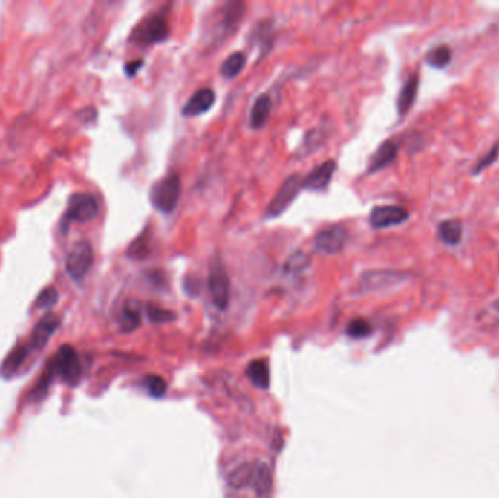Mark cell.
Listing matches in <instances>:
<instances>
[{"label": "cell", "mask_w": 499, "mask_h": 498, "mask_svg": "<svg viewBox=\"0 0 499 498\" xmlns=\"http://www.w3.org/2000/svg\"><path fill=\"white\" fill-rule=\"evenodd\" d=\"M54 375H56V371H54V365L53 363H50L43 375H41V377L38 379V383L35 384V387H32L31 393H30V401L31 402H39V401H43L47 395V391H49V387L54 379Z\"/></svg>", "instance_id": "7402d4cb"}, {"label": "cell", "mask_w": 499, "mask_h": 498, "mask_svg": "<svg viewBox=\"0 0 499 498\" xmlns=\"http://www.w3.org/2000/svg\"><path fill=\"white\" fill-rule=\"evenodd\" d=\"M302 190V178L298 174H292L288 177L273 199L270 200V203L266 207V217L267 218H278L283 212L288 211V207L294 203L297 199L298 193Z\"/></svg>", "instance_id": "8992f818"}, {"label": "cell", "mask_w": 499, "mask_h": 498, "mask_svg": "<svg viewBox=\"0 0 499 498\" xmlns=\"http://www.w3.org/2000/svg\"><path fill=\"white\" fill-rule=\"evenodd\" d=\"M94 265V250L88 240L75 243L65 260V271L69 278L78 284L85 281Z\"/></svg>", "instance_id": "277c9868"}, {"label": "cell", "mask_w": 499, "mask_h": 498, "mask_svg": "<svg viewBox=\"0 0 499 498\" xmlns=\"http://www.w3.org/2000/svg\"><path fill=\"white\" fill-rule=\"evenodd\" d=\"M147 386H148V390L152 396L155 398H161L165 395V391H166V383L162 377L159 376H149L147 377Z\"/></svg>", "instance_id": "d6a6232c"}, {"label": "cell", "mask_w": 499, "mask_h": 498, "mask_svg": "<svg viewBox=\"0 0 499 498\" xmlns=\"http://www.w3.org/2000/svg\"><path fill=\"white\" fill-rule=\"evenodd\" d=\"M144 65L143 60H132L129 63L124 66V71H126L128 76H135L137 73V71Z\"/></svg>", "instance_id": "e575fe53"}, {"label": "cell", "mask_w": 499, "mask_h": 498, "mask_svg": "<svg viewBox=\"0 0 499 498\" xmlns=\"http://www.w3.org/2000/svg\"><path fill=\"white\" fill-rule=\"evenodd\" d=\"M308 265H309L308 256L302 252H298L288 259V262L285 263V271L288 274H300L305 271V267Z\"/></svg>", "instance_id": "1f68e13d"}, {"label": "cell", "mask_w": 499, "mask_h": 498, "mask_svg": "<svg viewBox=\"0 0 499 498\" xmlns=\"http://www.w3.org/2000/svg\"><path fill=\"white\" fill-rule=\"evenodd\" d=\"M425 60L428 66L443 71L445 68H448L452 61V50L448 44H438L433 46L432 49L428 50Z\"/></svg>", "instance_id": "d6986e66"}, {"label": "cell", "mask_w": 499, "mask_h": 498, "mask_svg": "<svg viewBox=\"0 0 499 498\" xmlns=\"http://www.w3.org/2000/svg\"><path fill=\"white\" fill-rule=\"evenodd\" d=\"M371 332H372V327H371L369 322L365 319H361V317L350 320L346 327V334L350 338H355V339L366 338L371 335Z\"/></svg>", "instance_id": "f1b7e54d"}, {"label": "cell", "mask_w": 499, "mask_h": 498, "mask_svg": "<svg viewBox=\"0 0 499 498\" xmlns=\"http://www.w3.org/2000/svg\"><path fill=\"white\" fill-rule=\"evenodd\" d=\"M247 63V57L242 51H235L233 54L228 56L221 65V73L223 78L233 79L235 76H238L242 69L245 68Z\"/></svg>", "instance_id": "44dd1931"}, {"label": "cell", "mask_w": 499, "mask_h": 498, "mask_svg": "<svg viewBox=\"0 0 499 498\" xmlns=\"http://www.w3.org/2000/svg\"><path fill=\"white\" fill-rule=\"evenodd\" d=\"M61 324V317L54 313H47L46 316L41 317L37 324L34 326L31 335L27 341L32 352H38L43 349L49 341L53 338V335L57 332V329Z\"/></svg>", "instance_id": "30bf717a"}, {"label": "cell", "mask_w": 499, "mask_h": 498, "mask_svg": "<svg viewBox=\"0 0 499 498\" xmlns=\"http://www.w3.org/2000/svg\"><path fill=\"white\" fill-rule=\"evenodd\" d=\"M410 214L403 206L399 205H381L372 207L369 212V225L376 230L398 226L409 219Z\"/></svg>", "instance_id": "ba28073f"}, {"label": "cell", "mask_w": 499, "mask_h": 498, "mask_svg": "<svg viewBox=\"0 0 499 498\" xmlns=\"http://www.w3.org/2000/svg\"><path fill=\"white\" fill-rule=\"evenodd\" d=\"M151 253V243H149V234L142 233L128 248V256L135 260H142L147 259V256Z\"/></svg>", "instance_id": "484cf974"}, {"label": "cell", "mask_w": 499, "mask_h": 498, "mask_svg": "<svg viewBox=\"0 0 499 498\" xmlns=\"http://www.w3.org/2000/svg\"><path fill=\"white\" fill-rule=\"evenodd\" d=\"M183 286H184V291L189 296H193V297H196L200 293V289H202L200 279L197 277H195V275L185 277L184 282H183Z\"/></svg>", "instance_id": "836d02e7"}, {"label": "cell", "mask_w": 499, "mask_h": 498, "mask_svg": "<svg viewBox=\"0 0 499 498\" xmlns=\"http://www.w3.org/2000/svg\"><path fill=\"white\" fill-rule=\"evenodd\" d=\"M51 363L54 365L56 375H58V377L66 384L76 386L80 382L82 364L79 354L72 345H61Z\"/></svg>", "instance_id": "5b68a950"}, {"label": "cell", "mask_w": 499, "mask_h": 498, "mask_svg": "<svg viewBox=\"0 0 499 498\" xmlns=\"http://www.w3.org/2000/svg\"><path fill=\"white\" fill-rule=\"evenodd\" d=\"M419 82H421V76L418 72H413L406 80L405 84L399 92L398 97V114L399 117H403L414 104L416 97H418V90H419Z\"/></svg>", "instance_id": "2e32d148"}, {"label": "cell", "mask_w": 499, "mask_h": 498, "mask_svg": "<svg viewBox=\"0 0 499 498\" xmlns=\"http://www.w3.org/2000/svg\"><path fill=\"white\" fill-rule=\"evenodd\" d=\"M170 34V25L165 15L161 12H154L148 15L136 25L132 31L130 41L140 47H149L162 43Z\"/></svg>", "instance_id": "7a4b0ae2"}, {"label": "cell", "mask_w": 499, "mask_h": 498, "mask_svg": "<svg viewBox=\"0 0 499 498\" xmlns=\"http://www.w3.org/2000/svg\"><path fill=\"white\" fill-rule=\"evenodd\" d=\"M398 155H399V143L394 139L384 140L378 147V150L371 157L366 173L374 174L381 171L383 169L388 167V165L398 158Z\"/></svg>", "instance_id": "9a60e30c"}, {"label": "cell", "mask_w": 499, "mask_h": 498, "mask_svg": "<svg viewBox=\"0 0 499 498\" xmlns=\"http://www.w3.org/2000/svg\"><path fill=\"white\" fill-rule=\"evenodd\" d=\"M253 484L260 498H264L270 494V490H272V473H270V468L267 465L261 463L256 466Z\"/></svg>", "instance_id": "603a6c76"}, {"label": "cell", "mask_w": 499, "mask_h": 498, "mask_svg": "<svg viewBox=\"0 0 499 498\" xmlns=\"http://www.w3.org/2000/svg\"><path fill=\"white\" fill-rule=\"evenodd\" d=\"M34 352L31 351V348L27 342L16 345L6 356L2 365H0V376H2L4 379H11V377L16 376L19 370L25 365V363L28 361V358Z\"/></svg>", "instance_id": "4fadbf2b"}, {"label": "cell", "mask_w": 499, "mask_h": 498, "mask_svg": "<svg viewBox=\"0 0 499 498\" xmlns=\"http://www.w3.org/2000/svg\"><path fill=\"white\" fill-rule=\"evenodd\" d=\"M147 313H148V317L152 323H168V322L175 320V317H177L174 311L165 310V308H161V307H156L152 304H149L147 307Z\"/></svg>", "instance_id": "4dcf8cb0"}, {"label": "cell", "mask_w": 499, "mask_h": 498, "mask_svg": "<svg viewBox=\"0 0 499 498\" xmlns=\"http://www.w3.org/2000/svg\"><path fill=\"white\" fill-rule=\"evenodd\" d=\"M140 324V313L135 304H126L121 311L120 326L123 332H133Z\"/></svg>", "instance_id": "4316f807"}, {"label": "cell", "mask_w": 499, "mask_h": 498, "mask_svg": "<svg viewBox=\"0 0 499 498\" xmlns=\"http://www.w3.org/2000/svg\"><path fill=\"white\" fill-rule=\"evenodd\" d=\"M58 301V291L54 286H46L44 289H41V293L38 294L35 300V308L38 310H50L54 307Z\"/></svg>", "instance_id": "83f0119b"}, {"label": "cell", "mask_w": 499, "mask_h": 498, "mask_svg": "<svg viewBox=\"0 0 499 498\" xmlns=\"http://www.w3.org/2000/svg\"><path fill=\"white\" fill-rule=\"evenodd\" d=\"M215 101H216V94L214 90L200 88L189 99H187L181 113L185 117H197L200 114L209 111Z\"/></svg>", "instance_id": "5bb4252c"}, {"label": "cell", "mask_w": 499, "mask_h": 498, "mask_svg": "<svg viewBox=\"0 0 499 498\" xmlns=\"http://www.w3.org/2000/svg\"><path fill=\"white\" fill-rule=\"evenodd\" d=\"M409 278V274L399 271H368L361 277L364 289H383L399 285Z\"/></svg>", "instance_id": "7c38bea8"}, {"label": "cell", "mask_w": 499, "mask_h": 498, "mask_svg": "<svg viewBox=\"0 0 499 498\" xmlns=\"http://www.w3.org/2000/svg\"><path fill=\"white\" fill-rule=\"evenodd\" d=\"M181 180L177 174L165 176L155 181L149 192L152 206L161 214H173L180 202Z\"/></svg>", "instance_id": "3957f363"}, {"label": "cell", "mask_w": 499, "mask_h": 498, "mask_svg": "<svg viewBox=\"0 0 499 498\" xmlns=\"http://www.w3.org/2000/svg\"><path fill=\"white\" fill-rule=\"evenodd\" d=\"M148 277H149L151 282H154L156 286H161V284L165 282V275L161 271H151V272H148Z\"/></svg>", "instance_id": "d590c367"}, {"label": "cell", "mask_w": 499, "mask_h": 498, "mask_svg": "<svg viewBox=\"0 0 499 498\" xmlns=\"http://www.w3.org/2000/svg\"><path fill=\"white\" fill-rule=\"evenodd\" d=\"M247 377L256 387L267 389L270 384V371L264 360H256L247 367Z\"/></svg>", "instance_id": "ffe728a7"}, {"label": "cell", "mask_w": 499, "mask_h": 498, "mask_svg": "<svg viewBox=\"0 0 499 498\" xmlns=\"http://www.w3.org/2000/svg\"><path fill=\"white\" fill-rule=\"evenodd\" d=\"M207 286H209V293L214 301V305L218 310H226L230 305L231 298V284L228 278L225 266L215 260L211 266L209 278H207Z\"/></svg>", "instance_id": "52a82bcc"}, {"label": "cell", "mask_w": 499, "mask_h": 498, "mask_svg": "<svg viewBox=\"0 0 499 498\" xmlns=\"http://www.w3.org/2000/svg\"><path fill=\"white\" fill-rule=\"evenodd\" d=\"M498 157H499V143H495L493 147L474 164V167L472 169V176H479L482 171L489 169L491 165L496 162Z\"/></svg>", "instance_id": "f546056e"}, {"label": "cell", "mask_w": 499, "mask_h": 498, "mask_svg": "<svg viewBox=\"0 0 499 498\" xmlns=\"http://www.w3.org/2000/svg\"><path fill=\"white\" fill-rule=\"evenodd\" d=\"M99 214V203L98 199L90 192H76L70 195L68 200V206L60 218L58 230L61 236H66L70 230L72 224L79 222H90L95 219Z\"/></svg>", "instance_id": "6da1fadb"}, {"label": "cell", "mask_w": 499, "mask_h": 498, "mask_svg": "<svg viewBox=\"0 0 499 498\" xmlns=\"http://www.w3.org/2000/svg\"><path fill=\"white\" fill-rule=\"evenodd\" d=\"M338 170V164L333 159L324 161L319 167H316L305 178H302V189L311 192H321L328 188L333 178V174Z\"/></svg>", "instance_id": "8fae6325"}, {"label": "cell", "mask_w": 499, "mask_h": 498, "mask_svg": "<svg viewBox=\"0 0 499 498\" xmlns=\"http://www.w3.org/2000/svg\"><path fill=\"white\" fill-rule=\"evenodd\" d=\"M463 231H464L463 222L460 219L450 218L441 221L438 226H436V237H438V240L443 244L448 247H455L462 243Z\"/></svg>", "instance_id": "e0dca14e"}, {"label": "cell", "mask_w": 499, "mask_h": 498, "mask_svg": "<svg viewBox=\"0 0 499 498\" xmlns=\"http://www.w3.org/2000/svg\"><path fill=\"white\" fill-rule=\"evenodd\" d=\"M347 241V231L340 225H330L321 230L314 238L316 250L323 255L340 253Z\"/></svg>", "instance_id": "9c48e42d"}, {"label": "cell", "mask_w": 499, "mask_h": 498, "mask_svg": "<svg viewBox=\"0 0 499 498\" xmlns=\"http://www.w3.org/2000/svg\"><path fill=\"white\" fill-rule=\"evenodd\" d=\"M270 113H272V98L267 94H260L253 104L252 113H250V126L252 129H261L267 123Z\"/></svg>", "instance_id": "ac0fdd59"}, {"label": "cell", "mask_w": 499, "mask_h": 498, "mask_svg": "<svg viewBox=\"0 0 499 498\" xmlns=\"http://www.w3.org/2000/svg\"><path fill=\"white\" fill-rule=\"evenodd\" d=\"M244 9H245V5L242 2H230V4L225 5L222 24L226 28V31L237 27V24H240V20L244 16Z\"/></svg>", "instance_id": "d4e9b609"}, {"label": "cell", "mask_w": 499, "mask_h": 498, "mask_svg": "<svg viewBox=\"0 0 499 498\" xmlns=\"http://www.w3.org/2000/svg\"><path fill=\"white\" fill-rule=\"evenodd\" d=\"M254 470H256V466L253 465H248V463H244L241 466H238L231 475H230V484L234 487V488H244L247 485H250L253 482V478H254Z\"/></svg>", "instance_id": "cb8c5ba5"}]
</instances>
